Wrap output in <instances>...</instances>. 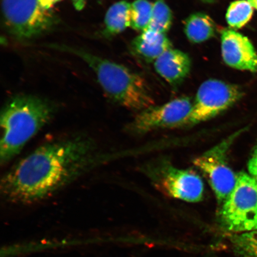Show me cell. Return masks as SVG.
<instances>
[{"instance_id":"cell-1","label":"cell","mask_w":257,"mask_h":257,"mask_svg":"<svg viewBox=\"0 0 257 257\" xmlns=\"http://www.w3.org/2000/svg\"><path fill=\"white\" fill-rule=\"evenodd\" d=\"M96 149L95 141L85 135L38 147L3 176L2 197L16 204L43 200L81 173Z\"/></svg>"},{"instance_id":"cell-2","label":"cell","mask_w":257,"mask_h":257,"mask_svg":"<svg viewBox=\"0 0 257 257\" xmlns=\"http://www.w3.org/2000/svg\"><path fill=\"white\" fill-rule=\"evenodd\" d=\"M55 108L37 96L19 95L10 100L1 114L0 162L6 165L41 128L52 120Z\"/></svg>"},{"instance_id":"cell-3","label":"cell","mask_w":257,"mask_h":257,"mask_svg":"<svg viewBox=\"0 0 257 257\" xmlns=\"http://www.w3.org/2000/svg\"><path fill=\"white\" fill-rule=\"evenodd\" d=\"M81 57L94 70L101 88L112 100L131 110H144L154 101L145 79L126 67L82 50L56 46Z\"/></svg>"},{"instance_id":"cell-4","label":"cell","mask_w":257,"mask_h":257,"mask_svg":"<svg viewBox=\"0 0 257 257\" xmlns=\"http://www.w3.org/2000/svg\"><path fill=\"white\" fill-rule=\"evenodd\" d=\"M219 221L233 234L257 231V180L245 172L237 175L235 186L222 204Z\"/></svg>"},{"instance_id":"cell-5","label":"cell","mask_w":257,"mask_h":257,"mask_svg":"<svg viewBox=\"0 0 257 257\" xmlns=\"http://www.w3.org/2000/svg\"><path fill=\"white\" fill-rule=\"evenodd\" d=\"M2 12L6 27L19 39H29L44 33L56 22L49 10L38 0H3Z\"/></svg>"},{"instance_id":"cell-6","label":"cell","mask_w":257,"mask_h":257,"mask_svg":"<svg viewBox=\"0 0 257 257\" xmlns=\"http://www.w3.org/2000/svg\"><path fill=\"white\" fill-rule=\"evenodd\" d=\"M242 96V90L237 85L215 79L206 80L198 89L186 124H198L216 117L236 104Z\"/></svg>"},{"instance_id":"cell-7","label":"cell","mask_w":257,"mask_h":257,"mask_svg":"<svg viewBox=\"0 0 257 257\" xmlns=\"http://www.w3.org/2000/svg\"><path fill=\"white\" fill-rule=\"evenodd\" d=\"M237 132L193 161L194 165L206 176L220 204L226 200L235 186L237 175L228 165L227 154L240 134Z\"/></svg>"},{"instance_id":"cell-8","label":"cell","mask_w":257,"mask_h":257,"mask_svg":"<svg viewBox=\"0 0 257 257\" xmlns=\"http://www.w3.org/2000/svg\"><path fill=\"white\" fill-rule=\"evenodd\" d=\"M193 104L188 97L173 99L165 104L141 111L128 125L134 134H144L158 128H173L185 125Z\"/></svg>"},{"instance_id":"cell-9","label":"cell","mask_w":257,"mask_h":257,"mask_svg":"<svg viewBox=\"0 0 257 257\" xmlns=\"http://www.w3.org/2000/svg\"><path fill=\"white\" fill-rule=\"evenodd\" d=\"M221 55L232 68L257 72V54L251 42L232 30H224L221 35Z\"/></svg>"},{"instance_id":"cell-10","label":"cell","mask_w":257,"mask_h":257,"mask_svg":"<svg viewBox=\"0 0 257 257\" xmlns=\"http://www.w3.org/2000/svg\"><path fill=\"white\" fill-rule=\"evenodd\" d=\"M161 185L167 195L179 200L197 202L203 197V182L191 170L169 168L164 173Z\"/></svg>"},{"instance_id":"cell-11","label":"cell","mask_w":257,"mask_h":257,"mask_svg":"<svg viewBox=\"0 0 257 257\" xmlns=\"http://www.w3.org/2000/svg\"><path fill=\"white\" fill-rule=\"evenodd\" d=\"M191 60L187 54L176 49L167 50L155 62L156 72L172 86L181 84L191 69Z\"/></svg>"},{"instance_id":"cell-12","label":"cell","mask_w":257,"mask_h":257,"mask_svg":"<svg viewBox=\"0 0 257 257\" xmlns=\"http://www.w3.org/2000/svg\"><path fill=\"white\" fill-rule=\"evenodd\" d=\"M132 48L146 62H154L165 51L172 48V44L166 34L145 31L135 38Z\"/></svg>"},{"instance_id":"cell-13","label":"cell","mask_w":257,"mask_h":257,"mask_svg":"<svg viewBox=\"0 0 257 257\" xmlns=\"http://www.w3.org/2000/svg\"><path fill=\"white\" fill-rule=\"evenodd\" d=\"M184 31L189 41L194 44H200L216 35L217 27L210 16L198 12L186 19Z\"/></svg>"},{"instance_id":"cell-14","label":"cell","mask_w":257,"mask_h":257,"mask_svg":"<svg viewBox=\"0 0 257 257\" xmlns=\"http://www.w3.org/2000/svg\"><path fill=\"white\" fill-rule=\"evenodd\" d=\"M130 3L121 1L109 8L105 17V35L111 36L120 34L130 27Z\"/></svg>"},{"instance_id":"cell-15","label":"cell","mask_w":257,"mask_h":257,"mask_svg":"<svg viewBox=\"0 0 257 257\" xmlns=\"http://www.w3.org/2000/svg\"><path fill=\"white\" fill-rule=\"evenodd\" d=\"M173 15L171 9L165 0H156L154 3L152 18L146 31L154 33L166 34L171 27Z\"/></svg>"},{"instance_id":"cell-16","label":"cell","mask_w":257,"mask_h":257,"mask_svg":"<svg viewBox=\"0 0 257 257\" xmlns=\"http://www.w3.org/2000/svg\"><path fill=\"white\" fill-rule=\"evenodd\" d=\"M154 3L149 0H136L131 4L130 27L144 32L149 27L152 18Z\"/></svg>"},{"instance_id":"cell-17","label":"cell","mask_w":257,"mask_h":257,"mask_svg":"<svg viewBox=\"0 0 257 257\" xmlns=\"http://www.w3.org/2000/svg\"><path fill=\"white\" fill-rule=\"evenodd\" d=\"M253 8L248 0H237L229 6L226 18L228 25L233 29H240L251 19Z\"/></svg>"},{"instance_id":"cell-18","label":"cell","mask_w":257,"mask_h":257,"mask_svg":"<svg viewBox=\"0 0 257 257\" xmlns=\"http://www.w3.org/2000/svg\"><path fill=\"white\" fill-rule=\"evenodd\" d=\"M230 238L237 257H257V231L233 234Z\"/></svg>"},{"instance_id":"cell-19","label":"cell","mask_w":257,"mask_h":257,"mask_svg":"<svg viewBox=\"0 0 257 257\" xmlns=\"http://www.w3.org/2000/svg\"><path fill=\"white\" fill-rule=\"evenodd\" d=\"M60 1L61 0H38L42 7L46 10H49ZM73 3L76 8L78 10L81 9L85 5L84 0H73Z\"/></svg>"},{"instance_id":"cell-20","label":"cell","mask_w":257,"mask_h":257,"mask_svg":"<svg viewBox=\"0 0 257 257\" xmlns=\"http://www.w3.org/2000/svg\"><path fill=\"white\" fill-rule=\"evenodd\" d=\"M248 169L250 175L257 180V146L249 160Z\"/></svg>"},{"instance_id":"cell-21","label":"cell","mask_w":257,"mask_h":257,"mask_svg":"<svg viewBox=\"0 0 257 257\" xmlns=\"http://www.w3.org/2000/svg\"><path fill=\"white\" fill-rule=\"evenodd\" d=\"M253 9L257 10V0H248Z\"/></svg>"},{"instance_id":"cell-22","label":"cell","mask_w":257,"mask_h":257,"mask_svg":"<svg viewBox=\"0 0 257 257\" xmlns=\"http://www.w3.org/2000/svg\"><path fill=\"white\" fill-rule=\"evenodd\" d=\"M202 1H203L204 2H206V3H212V2H214L215 1H216V0H202Z\"/></svg>"}]
</instances>
